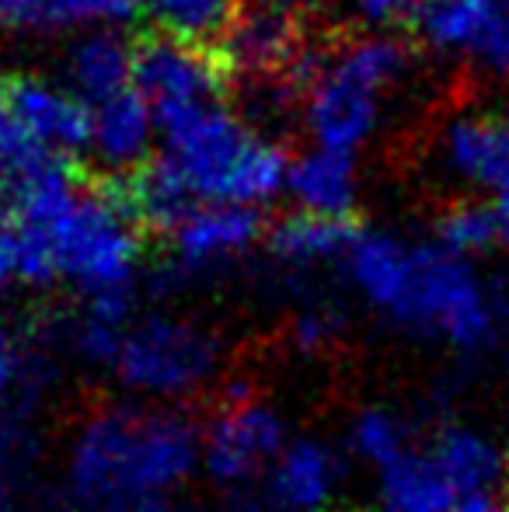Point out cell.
I'll return each instance as SVG.
<instances>
[{"mask_svg": "<svg viewBox=\"0 0 509 512\" xmlns=\"http://www.w3.org/2000/svg\"><path fill=\"white\" fill-rule=\"evenodd\" d=\"M4 192L14 216L49 244L56 272L84 300L133 297L140 223L119 189H84L67 161L49 154Z\"/></svg>", "mask_w": 509, "mask_h": 512, "instance_id": "cell-1", "label": "cell"}, {"mask_svg": "<svg viewBox=\"0 0 509 512\" xmlns=\"http://www.w3.org/2000/svg\"><path fill=\"white\" fill-rule=\"evenodd\" d=\"M353 290L422 338L457 352H482L496 338V307L461 255L391 234H360L346 258Z\"/></svg>", "mask_w": 509, "mask_h": 512, "instance_id": "cell-2", "label": "cell"}, {"mask_svg": "<svg viewBox=\"0 0 509 512\" xmlns=\"http://www.w3.org/2000/svg\"><path fill=\"white\" fill-rule=\"evenodd\" d=\"M199 464L203 432L189 415L168 405H109L74 429L67 492L81 509L119 512L136 499L175 492Z\"/></svg>", "mask_w": 509, "mask_h": 512, "instance_id": "cell-3", "label": "cell"}, {"mask_svg": "<svg viewBox=\"0 0 509 512\" xmlns=\"http://www.w3.org/2000/svg\"><path fill=\"white\" fill-rule=\"evenodd\" d=\"M164 140L175 171L203 203L262 206L286 189L290 161L276 143L262 140L234 112L206 105L164 122Z\"/></svg>", "mask_w": 509, "mask_h": 512, "instance_id": "cell-4", "label": "cell"}, {"mask_svg": "<svg viewBox=\"0 0 509 512\" xmlns=\"http://www.w3.org/2000/svg\"><path fill=\"white\" fill-rule=\"evenodd\" d=\"M405 63L401 42L387 35L353 39L321 63L304 95V122L314 143L346 154L363 147L381 122L384 95L405 74Z\"/></svg>", "mask_w": 509, "mask_h": 512, "instance_id": "cell-5", "label": "cell"}, {"mask_svg": "<svg viewBox=\"0 0 509 512\" xmlns=\"http://www.w3.org/2000/svg\"><path fill=\"white\" fill-rule=\"evenodd\" d=\"M116 377L126 391L171 405L199 394L220 370V342L196 321L171 314H150L129 324Z\"/></svg>", "mask_w": 509, "mask_h": 512, "instance_id": "cell-6", "label": "cell"}, {"mask_svg": "<svg viewBox=\"0 0 509 512\" xmlns=\"http://www.w3.org/2000/svg\"><path fill=\"white\" fill-rule=\"evenodd\" d=\"M286 443L279 411L231 387L203 432V467L220 488L245 492L255 478L269 474Z\"/></svg>", "mask_w": 509, "mask_h": 512, "instance_id": "cell-7", "label": "cell"}, {"mask_svg": "<svg viewBox=\"0 0 509 512\" xmlns=\"http://www.w3.org/2000/svg\"><path fill=\"white\" fill-rule=\"evenodd\" d=\"M231 74L234 70L224 60V53H213L196 42H178L161 35V39L136 46L133 88L154 108L157 126L182 119L196 108L217 105V95L224 91Z\"/></svg>", "mask_w": 509, "mask_h": 512, "instance_id": "cell-8", "label": "cell"}, {"mask_svg": "<svg viewBox=\"0 0 509 512\" xmlns=\"http://www.w3.org/2000/svg\"><path fill=\"white\" fill-rule=\"evenodd\" d=\"M262 234V220L252 206L231 203H203L196 206L175 230V276H210L227 269L241 255L252 251Z\"/></svg>", "mask_w": 509, "mask_h": 512, "instance_id": "cell-9", "label": "cell"}, {"mask_svg": "<svg viewBox=\"0 0 509 512\" xmlns=\"http://www.w3.org/2000/svg\"><path fill=\"white\" fill-rule=\"evenodd\" d=\"M18 119L46 154L67 157L91 147V108L81 95L42 77H4Z\"/></svg>", "mask_w": 509, "mask_h": 512, "instance_id": "cell-10", "label": "cell"}, {"mask_svg": "<svg viewBox=\"0 0 509 512\" xmlns=\"http://www.w3.org/2000/svg\"><path fill=\"white\" fill-rule=\"evenodd\" d=\"M342 485V464L321 439H290L265 474V502L276 512H325Z\"/></svg>", "mask_w": 509, "mask_h": 512, "instance_id": "cell-11", "label": "cell"}, {"mask_svg": "<svg viewBox=\"0 0 509 512\" xmlns=\"http://www.w3.org/2000/svg\"><path fill=\"white\" fill-rule=\"evenodd\" d=\"M224 60L231 70H245L255 77H283L290 70H300V25L297 14L269 4L245 14L224 35Z\"/></svg>", "mask_w": 509, "mask_h": 512, "instance_id": "cell-12", "label": "cell"}, {"mask_svg": "<svg viewBox=\"0 0 509 512\" xmlns=\"http://www.w3.org/2000/svg\"><path fill=\"white\" fill-rule=\"evenodd\" d=\"M157 115L136 88H126L105 102L91 105V150L112 168L147 164Z\"/></svg>", "mask_w": 509, "mask_h": 512, "instance_id": "cell-13", "label": "cell"}, {"mask_svg": "<svg viewBox=\"0 0 509 512\" xmlns=\"http://www.w3.org/2000/svg\"><path fill=\"white\" fill-rule=\"evenodd\" d=\"M286 192L297 199L300 213L335 216L349 220L356 206V164L353 154L332 147H318L290 161V178Z\"/></svg>", "mask_w": 509, "mask_h": 512, "instance_id": "cell-14", "label": "cell"}, {"mask_svg": "<svg viewBox=\"0 0 509 512\" xmlns=\"http://www.w3.org/2000/svg\"><path fill=\"white\" fill-rule=\"evenodd\" d=\"M140 0H0V25L14 32H98L133 18Z\"/></svg>", "mask_w": 509, "mask_h": 512, "instance_id": "cell-15", "label": "cell"}, {"mask_svg": "<svg viewBox=\"0 0 509 512\" xmlns=\"http://www.w3.org/2000/svg\"><path fill=\"white\" fill-rule=\"evenodd\" d=\"M429 453L440 464V471L447 474L454 492L461 495V502L478 499V495H492L499 488V481L509 474L503 450L489 436H482L478 429H468V425L440 429Z\"/></svg>", "mask_w": 509, "mask_h": 512, "instance_id": "cell-16", "label": "cell"}, {"mask_svg": "<svg viewBox=\"0 0 509 512\" xmlns=\"http://www.w3.org/2000/svg\"><path fill=\"white\" fill-rule=\"evenodd\" d=\"M461 495L440 471L433 453L405 450L377 471V506L381 512H454Z\"/></svg>", "mask_w": 509, "mask_h": 512, "instance_id": "cell-17", "label": "cell"}, {"mask_svg": "<svg viewBox=\"0 0 509 512\" xmlns=\"http://www.w3.org/2000/svg\"><path fill=\"white\" fill-rule=\"evenodd\" d=\"M133 70L136 49L119 32H112V28L84 32L74 42L67 60L70 91L81 95L88 105H98L105 98L119 95V91L133 88Z\"/></svg>", "mask_w": 509, "mask_h": 512, "instance_id": "cell-18", "label": "cell"}, {"mask_svg": "<svg viewBox=\"0 0 509 512\" xmlns=\"http://www.w3.org/2000/svg\"><path fill=\"white\" fill-rule=\"evenodd\" d=\"M356 237H360V230L349 220L300 213V216H293V220H283L272 230L269 248L283 269L311 272V269H318V265L346 262Z\"/></svg>", "mask_w": 509, "mask_h": 512, "instance_id": "cell-19", "label": "cell"}, {"mask_svg": "<svg viewBox=\"0 0 509 512\" xmlns=\"http://www.w3.org/2000/svg\"><path fill=\"white\" fill-rule=\"evenodd\" d=\"M119 196L140 227L161 230V234H171L196 209V196L168 157L133 168V175L119 185Z\"/></svg>", "mask_w": 509, "mask_h": 512, "instance_id": "cell-20", "label": "cell"}, {"mask_svg": "<svg viewBox=\"0 0 509 512\" xmlns=\"http://www.w3.org/2000/svg\"><path fill=\"white\" fill-rule=\"evenodd\" d=\"M447 157L464 178L509 189V119H461L447 133Z\"/></svg>", "mask_w": 509, "mask_h": 512, "instance_id": "cell-21", "label": "cell"}, {"mask_svg": "<svg viewBox=\"0 0 509 512\" xmlns=\"http://www.w3.org/2000/svg\"><path fill=\"white\" fill-rule=\"evenodd\" d=\"M140 11L164 39L196 42V46L224 39L238 21L234 0H140Z\"/></svg>", "mask_w": 509, "mask_h": 512, "instance_id": "cell-22", "label": "cell"}, {"mask_svg": "<svg viewBox=\"0 0 509 512\" xmlns=\"http://www.w3.org/2000/svg\"><path fill=\"white\" fill-rule=\"evenodd\" d=\"M496 0H422L412 25L440 53L475 49Z\"/></svg>", "mask_w": 509, "mask_h": 512, "instance_id": "cell-23", "label": "cell"}, {"mask_svg": "<svg viewBox=\"0 0 509 512\" xmlns=\"http://www.w3.org/2000/svg\"><path fill=\"white\" fill-rule=\"evenodd\" d=\"M56 276L49 244L18 216H0V293L14 286H49Z\"/></svg>", "mask_w": 509, "mask_h": 512, "instance_id": "cell-24", "label": "cell"}, {"mask_svg": "<svg viewBox=\"0 0 509 512\" xmlns=\"http://www.w3.org/2000/svg\"><path fill=\"white\" fill-rule=\"evenodd\" d=\"M349 450H353L363 464L381 471L394 457L412 450V429H408V422L398 411L363 408L360 415L353 418V429H349Z\"/></svg>", "mask_w": 509, "mask_h": 512, "instance_id": "cell-25", "label": "cell"}, {"mask_svg": "<svg viewBox=\"0 0 509 512\" xmlns=\"http://www.w3.org/2000/svg\"><path fill=\"white\" fill-rule=\"evenodd\" d=\"M440 244L454 255H471V251L489 248L499 237V209L482 203H454L436 223Z\"/></svg>", "mask_w": 509, "mask_h": 512, "instance_id": "cell-26", "label": "cell"}, {"mask_svg": "<svg viewBox=\"0 0 509 512\" xmlns=\"http://www.w3.org/2000/svg\"><path fill=\"white\" fill-rule=\"evenodd\" d=\"M49 157L39 143L28 136L25 122L18 119L11 98H7V88L0 81V189H11L21 175L35 168V164Z\"/></svg>", "mask_w": 509, "mask_h": 512, "instance_id": "cell-27", "label": "cell"}, {"mask_svg": "<svg viewBox=\"0 0 509 512\" xmlns=\"http://www.w3.org/2000/svg\"><path fill=\"white\" fill-rule=\"evenodd\" d=\"M39 387V363L18 345V338L0 324V401L7 394L35 391Z\"/></svg>", "mask_w": 509, "mask_h": 512, "instance_id": "cell-28", "label": "cell"}, {"mask_svg": "<svg viewBox=\"0 0 509 512\" xmlns=\"http://www.w3.org/2000/svg\"><path fill=\"white\" fill-rule=\"evenodd\" d=\"M21 457H25V446L18 439V429L0 415V512H25L18 488Z\"/></svg>", "mask_w": 509, "mask_h": 512, "instance_id": "cell-29", "label": "cell"}, {"mask_svg": "<svg viewBox=\"0 0 509 512\" xmlns=\"http://www.w3.org/2000/svg\"><path fill=\"white\" fill-rule=\"evenodd\" d=\"M471 53L492 70H509V0H496Z\"/></svg>", "mask_w": 509, "mask_h": 512, "instance_id": "cell-30", "label": "cell"}, {"mask_svg": "<svg viewBox=\"0 0 509 512\" xmlns=\"http://www.w3.org/2000/svg\"><path fill=\"white\" fill-rule=\"evenodd\" d=\"M335 331H339V317L328 307H311L304 314H297V321H293V342L307 352H318L332 342Z\"/></svg>", "mask_w": 509, "mask_h": 512, "instance_id": "cell-31", "label": "cell"}, {"mask_svg": "<svg viewBox=\"0 0 509 512\" xmlns=\"http://www.w3.org/2000/svg\"><path fill=\"white\" fill-rule=\"evenodd\" d=\"M422 0H356V14L374 28H391L415 21Z\"/></svg>", "mask_w": 509, "mask_h": 512, "instance_id": "cell-32", "label": "cell"}, {"mask_svg": "<svg viewBox=\"0 0 509 512\" xmlns=\"http://www.w3.org/2000/svg\"><path fill=\"white\" fill-rule=\"evenodd\" d=\"M454 512H509V506H506V502H499V499H492V495H478V499L457 502Z\"/></svg>", "mask_w": 509, "mask_h": 512, "instance_id": "cell-33", "label": "cell"}, {"mask_svg": "<svg viewBox=\"0 0 509 512\" xmlns=\"http://www.w3.org/2000/svg\"><path fill=\"white\" fill-rule=\"evenodd\" d=\"M119 512H175V509H171L168 495H150V499L129 502V506H126V509H119Z\"/></svg>", "mask_w": 509, "mask_h": 512, "instance_id": "cell-34", "label": "cell"}, {"mask_svg": "<svg viewBox=\"0 0 509 512\" xmlns=\"http://www.w3.org/2000/svg\"><path fill=\"white\" fill-rule=\"evenodd\" d=\"M217 512H258V509H255V502L248 499L245 492H227V499L220 502Z\"/></svg>", "mask_w": 509, "mask_h": 512, "instance_id": "cell-35", "label": "cell"}, {"mask_svg": "<svg viewBox=\"0 0 509 512\" xmlns=\"http://www.w3.org/2000/svg\"><path fill=\"white\" fill-rule=\"evenodd\" d=\"M499 237H503L509 248V189L503 192V199H499Z\"/></svg>", "mask_w": 509, "mask_h": 512, "instance_id": "cell-36", "label": "cell"}, {"mask_svg": "<svg viewBox=\"0 0 509 512\" xmlns=\"http://www.w3.org/2000/svg\"><path fill=\"white\" fill-rule=\"evenodd\" d=\"M276 7H283V11H290V14H300V11H307V7H314L318 0H272Z\"/></svg>", "mask_w": 509, "mask_h": 512, "instance_id": "cell-37", "label": "cell"}, {"mask_svg": "<svg viewBox=\"0 0 509 512\" xmlns=\"http://www.w3.org/2000/svg\"><path fill=\"white\" fill-rule=\"evenodd\" d=\"M503 314H506V317H509V300H506V307H503Z\"/></svg>", "mask_w": 509, "mask_h": 512, "instance_id": "cell-38", "label": "cell"}]
</instances>
